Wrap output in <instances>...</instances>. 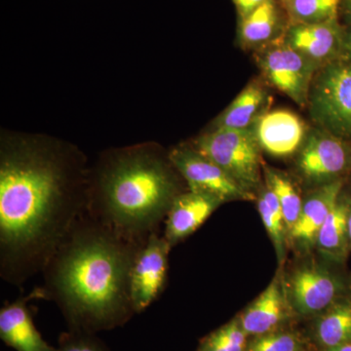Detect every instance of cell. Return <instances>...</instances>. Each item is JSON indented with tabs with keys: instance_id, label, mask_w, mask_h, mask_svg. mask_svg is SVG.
Returning <instances> with one entry per match:
<instances>
[{
	"instance_id": "30bf717a",
	"label": "cell",
	"mask_w": 351,
	"mask_h": 351,
	"mask_svg": "<svg viewBox=\"0 0 351 351\" xmlns=\"http://www.w3.org/2000/svg\"><path fill=\"white\" fill-rule=\"evenodd\" d=\"M172 247L159 232L149 235L138 251L131 271V295L136 313H141L162 294L169 271Z\"/></svg>"
},
{
	"instance_id": "5bb4252c",
	"label": "cell",
	"mask_w": 351,
	"mask_h": 351,
	"mask_svg": "<svg viewBox=\"0 0 351 351\" xmlns=\"http://www.w3.org/2000/svg\"><path fill=\"white\" fill-rule=\"evenodd\" d=\"M223 201L216 196L188 189L178 195L165 219L164 237L174 247L195 232Z\"/></svg>"
},
{
	"instance_id": "484cf974",
	"label": "cell",
	"mask_w": 351,
	"mask_h": 351,
	"mask_svg": "<svg viewBox=\"0 0 351 351\" xmlns=\"http://www.w3.org/2000/svg\"><path fill=\"white\" fill-rule=\"evenodd\" d=\"M57 351H107L94 334L71 331L62 339Z\"/></svg>"
},
{
	"instance_id": "ba28073f",
	"label": "cell",
	"mask_w": 351,
	"mask_h": 351,
	"mask_svg": "<svg viewBox=\"0 0 351 351\" xmlns=\"http://www.w3.org/2000/svg\"><path fill=\"white\" fill-rule=\"evenodd\" d=\"M168 154L191 191L216 196L223 203L257 199V195L241 188L219 166L191 145H179Z\"/></svg>"
},
{
	"instance_id": "8fae6325",
	"label": "cell",
	"mask_w": 351,
	"mask_h": 351,
	"mask_svg": "<svg viewBox=\"0 0 351 351\" xmlns=\"http://www.w3.org/2000/svg\"><path fill=\"white\" fill-rule=\"evenodd\" d=\"M346 27L339 19L311 25H288L282 38L319 68L341 59Z\"/></svg>"
},
{
	"instance_id": "8992f818",
	"label": "cell",
	"mask_w": 351,
	"mask_h": 351,
	"mask_svg": "<svg viewBox=\"0 0 351 351\" xmlns=\"http://www.w3.org/2000/svg\"><path fill=\"white\" fill-rule=\"evenodd\" d=\"M255 59L263 80L286 95L299 107L307 108L309 89L317 64L288 45L282 36L255 51Z\"/></svg>"
},
{
	"instance_id": "e0dca14e",
	"label": "cell",
	"mask_w": 351,
	"mask_h": 351,
	"mask_svg": "<svg viewBox=\"0 0 351 351\" xmlns=\"http://www.w3.org/2000/svg\"><path fill=\"white\" fill-rule=\"evenodd\" d=\"M288 25L282 4L267 0L262 5L240 19L239 39L245 49L258 50L280 38Z\"/></svg>"
},
{
	"instance_id": "7402d4cb",
	"label": "cell",
	"mask_w": 351,
	"mask_h": 351,
	"mask_svg": "<svg viewBox=\"0 0 351 351\" xmlns=\"http://www.w3.org/2000/svg\"><path fill=\"white\" fill-rule=\"evenodd\" d=\"M257 203L261 219L276 248L277 260L282 265L286 256L288 230L276 195L265 182L258 191Z\"/></svg>"
},
{
	"instance_id": "9a60e30c",
	"label": "cell",
	"mask_w": 351,
	"mask_h": 351,
	"mask_svg": "<svg viewBox=\"0 0 351 351\" xmlns=\"http://www.w3.org/2000/svg\"><path fill=\"white\" fill-rule=\"evenodd\" d=\"M289 304L281 274H276L246 311L240 316L242 329L248 336H260L276 331L287 317Z\"/></svg>"
},
{
	"instance_id": "7c38bea8",
	"label": "cell",
	"mask_w": 351,
	"mask_h": 351,
	"mask_svg": "<svg viewBox=\"0 0 351 351\" xmlns=\"http://www.w3.org/2000/svg\"><path fill=\"white\" fill-rule=\"evenodd\" d=\"M256 136L263 152L284 158L300 151L307 135L304 120L288 110H269L255 125Z\"/></svg>"
},
{
	"instance_id": "ffe728a7",
	"label": "cell",
	"mask_w": 351,
	"mask_h": 351,
	"mask_svg": "<svg viewBox=\"0 0 351 351\" xmlns=\"http://www.w3.org/2000/svg\"><path fill=\"white\" fill-rule=\"evenodd\" d=\"M314 334L323 348H335L351 343V302L338 300L321 313Z\"/></svg>"
},
{
	"instance_id": "44dd1931",
	"label": "cell",
	"mask_w": 351,
	"mask_h": 351,
	"mask_svg": "<svg viewBox=\"0 0 351 351\" xmlns=\"http://www.w3.org/2000/svg\"><path fill=\"white\" fill-rule=\"evenodd\" d=\"M263 182L274 191L282 210L289 234L301 214L304 198L295 182L282 171L263 164Z\"/></svg>"
},
{
	"instance_id": "4316f807",
	"label": "cell",
	"mask_w": 351,
	"mask_h": 351,
	"mask_svg": "<svg viewBox=\"0 0 351 351\" xmlns=\"http://www.w3.org/2000/svg\"><path fill=\"white\" fill-rule=\"evenodd\" d=\"M232 1L237 7L240 19H242L265 3L267 0H232Z\"/></svg>"
},
{
	"instance_id": "cb8c5ba5",
	"label": "cell",
	"mask_w": 351,
	"mask_h": 351,
	"mask_svg": "<svg viewBox=\"0 0 351 351\" xmlns=\"http://www.w3.org/2000/svg\"><path fill=\"white\" fill-rule=\"evenodd\" d=\"M247 337L239 319H233L203 339L196 351H245Z\"/></svg>"
},
{
	"instance_id": "5b68a950",
	"label": "cell",
	"mask_w": 351,
	"mask_h": 351,
	"mask_svg": "<svg viewBox=\"0 0 351 351\" xmlns=\"http://www.w3.org/2000/svg\"><path fill=\"white\" fill-rule=\"evenodd\" d=\"M316 126L341 138L351 136V63L321 66L309 89L307 108Z\"/></svg>"
},
{
	"instance_id": "4fadbf2b",
	"label": "cell",
	"mask_w": 351,
	"mask_h": 351,
	"mask_svg": "<svg viewBox=\"0 0 351 351\" xmlns=\"http://www.w3.org/2000/svg\"><path fill=\"white\" fill-rule=\"evenodd\" d=\"M343 180L328 182L311 189L304 198L301 214L288 234L291 243L300 251H308L315 247L321 226L341 198Z\"/></svg>"
},
{
	"instance_id": "6da1fadb",
	"label": "cell",
	"mask_w": 351,
	"mask_h": 351,
	"mask_svg": "<svg viewBox=\"0 0 351 351\" xmlns=\"http://www.w3.org/2000/svg\"><path fill=\"white\" fill-rule=\"evenodd\" d=\"M82 152L56 141L3 138L0 147V276L24 285L41 274L87 210Z\"/></svg>"
},
{
	"instance_id": "1f68e13d",
	"label": "cell",
	"mask_w": 351,
	"mask_h": 351,
	"mask_svg": "<svg viewBox=\"0 0 351 351\" xmlns=\"http://www.w3.org/2000/svg\"><path fill=\"white\" fill-rule=\"evenodd\" d=\"M280 1H283V0H280Z\"/></svg>"
},
{
	"instance_id": "4dcf8cb0",
	"label": "cell",
	"mask_w": 351,
	"mask_h": 351,
	"mask_svg": "<svg viewBox=\"0 0 351 351\" xmlns=\"http://www.w3.org/2000/svg\"><path fill=\"white\" fill-rule=\"evenodd\" d=\"M348 240H350V245L351 246V206H350L348 214Z\"/></svg>"
},
{
	"instance_id": "52a82bcc",
	"label": "cell",
	"mask_w": 351,
	"mask_h": 351,
	"mask_svg": "<svg viewBox=\"0 0 351 351\" xmlns=\"http://www.w3.org/2000/svg\"><path fill=\"white\" fill-rule=\"evenodd\" d=\"M350 161V151L343 138L316 127L307 132L297 152L295 167L302 181L313 189L341 179Z\"/></svg>"
},
{
	"instance_id": "3957f363",
	"label": "cell",
	"mask_w": 351,
	"mask_h": 351,
	"mask_svg": "<svg viewBox=\"0 0 351 351\" xmlns=\"http://www.w3.org/2000/svg\"><path fill=\"white\" fill-rule=\"evenodd\" d=\"M169 154L154 144L108 152L89 170L87 214L121 237L144 244L159 232L184 193Z\"/></svg>"
},
{
	"instance_id": "d6986e66",
	"label": "cell",
	"mask_w": 351,
	"mask_h": 351,
	"mask_svg": "<svg viewBox=\"0 0 351 351\" xmlns=\"http://www.w3.org/2000/svg\"><path fill=\"white\" fill-rule=\"evenodd\" d=\"M350 205L339 198L321 226L315 248L332 262L341 263L350 248L348 232V214Z\"/></svg>"
},
{
	"instance_id": "f546056e",
	"label": "cell",
	"mask_w": 351,
	"mask_h": 351,
	"mask_svg": "<svg viewBox=\"0 0 351 351\" xmlns=\"http://www.w3.org/2000/svg\"><path fill=\"white\" fill-rule=\"evenodd\" d=\"M325 351H351V343H345V345L335 346V348H326Z\"/></svg>"
},
{
	"instance_id": "277c9868",
	"label": "cell",
	"mask_w": 351,
	"mask_h": 351,
	"mask_svg": "<svg viewBox=\"0 0 351 351\" xmlns=\"http://www.w3.org/2000/svg\"><path fill=\"white\" fill-rule=\"evenodd\" d=\"M191 145L219 166L241 188L257 195L263 184V163L255 126L211 129Z\"/></svg>"
},
{
	"instance_id": "ac0fdd59",
	"label": "cell",
	"mask_w": 351,
	"mask_h": 351,
	"mask_svg": "<svg viewBox=\"0 0 351 351\" xmlns=\"http://www.w3.org/2000/svg\"><path fill=\"white\" fill-rule=\"evenodd\" d=\"M271 96L267 83L252 80L214 120L211 129H246L255 126L269 110Z\"/></svg>"
},
{
	"instance_id": "2e32d148",
	"label": "cell",
	"mask_w": 351,
	"mask_h": 351,
	"mask_svg": "<svg viewBox=\"0 0 351 351\" xmlns=\"http://www.w3.org/2000/svg\"><path fill=\"white\" fill-rule=\"evenodd\" d=\"M31 295L19 298L0 311V338L17 351H57L48 345L34 326L27 302Z\"/></svg>"
},
{
	"instance_id": "f1b7e54d",
	"label": "cell",
	"mask_w": 351,
	"mask_h": 351,
	"mask_svg": "<svg viewBox=\"0 0 351 351\" xmlns=\"http://www.w3.org/2000/svg\"><path fill=\"white\" fill-rule=\"evenodd\" d=\"M341 12L348 27H351V0H341Z\"/></svg>"
},
{
	"instance_id": "d4e9b609",
	"label": "cell",
	"mask_w": 351,
	"mask_h": 351,
	"mask_svg": "<svg viewBox=\"0 0 351 351\" xmlns=\"http://www.w3.org/2000/svg\"><path fill=\"white\" fill-rule=\"evenodd\" d=\"M245 351H304L301 339L288 332L274 331L256 336Z\"/></svg>"
},
{
	"instance_id": "9c48e42d",
	"label": "cell",
	"mask_w": 351,
	"mask_h": 351,
	"mask_svg": "<svg viewBox=\"0 0 351 351\" xmlns=\"http://www.w3.org/2000/svg\"><path fill=\"white\" fill-rule=\"evenodd\" d=\"M284 285L291 308L302 316L322 313L343 290L341 279L318 263L298 267Z\"/></svg>"
},
{
	"instance_id": "603a6c76",
	"label": "cell",
	"mask_w": 351,
	"mask_h": 351,
	"mask_svg": "<svg viewBox=\"0 0 351 351\" xmlns=\"http://www.w3.org/2000/svg\"><path fill=\"white\" fill-rule=\"evenodd\" d=\"M288 25L319 24L339 19L341 0H283Z\"/></svg>"
},
{
	"instance_id": "83f0119b",
	"label": "cell",
	"mask_w": 351,
	"mask_h": 351,
	"mask_svg": "<svg viewBox=\"0 0 351 351\" xmlns=\"http://www.w3.org/2000/svg\"><path fill=\"white\" fill-rule=\"evenodd\" d=\"M341 60L351 63V27H346Z\"/></svg>"
},
{
	"instance_id": "7a4b0ae2",
	"label": "cell",
	"mask_w": 351,
	"mask_h": 351,
	"mask_svg": "<svg viewBox=\"0 0 351 351\" xmlns=\"http://www.w3.org/2000/svg\"><path fill=\"white\" fill-rule=\"evenodd\" d=\"M144 244L85 212L44 267L43 285L29 295L55 302L71 331L95 334L122 326L136 313L131 271Z\"/></svg>"
}]
</instances>
